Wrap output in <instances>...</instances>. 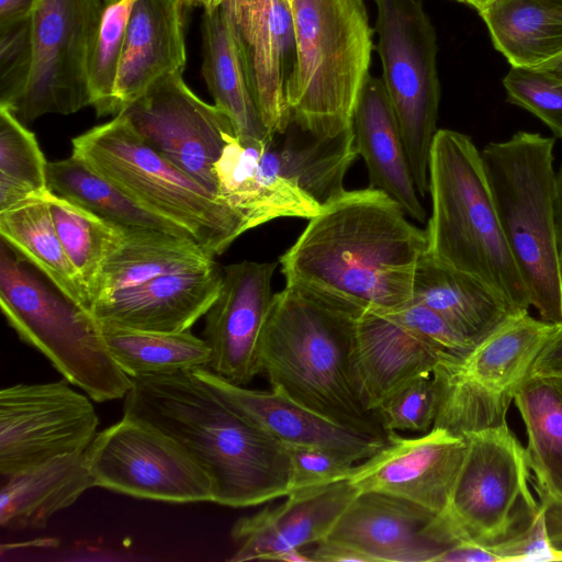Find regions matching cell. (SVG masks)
<instances>
[{
  "mask_svg": "<svg viewBox=\"0 0 562 562\" xmlns=\"http://www.w3.org/2000/svg\"><path fill=\"white\" fill-rule=\"evenodd\" d=\"M136 0L106 4L88 64L91 106L98 116L114 115L113 92L125 34Z\"/></svg>",
  "mask_w": 562,
  "mask_h": 562,
  "instance_id": "obj_38",
  "label": "cell"
},
{
  "mask_svg": "<svg viewBox=\"0 0 562 562\" xmlns=\"http://www.w3.org/2000/svg\"><path fill=\"white\" fill-rule=\"evenodd\" d=\"M47 181L52 192L117 226L156 229L195 240L187 228L139 203L74 155L48 162Z\"/></svg>",
  "mask_w": 562,
  "mask_h": 562,
  "instance_id": "obj_34",
  "label": "cell"
},
{
  "mask_svg": "<svg viewBox=\"0 0 562 562\" xmlns=\"http://www.w3.org/2000/svg\"><path fill=\"white\" fill-rule=\"evenodd\" d=\"M191 3H192V0H191Z\"/></svg>",
  "mask_w": 562,
  "mask_h": 562,
  "instance_id": "obj_56",
  "label": "cell"
},
{
  "mask_svg": "<svg viewBox=\"0 0 562 562\" xmlns=\"http://www.w3.org/2000/svg\"><path fill=\"white\" fill-rule=\"evenodd\" d=\"M464 438L467 451L446 515L459 542L493 552L525 536L538 518L527 451L507 424Z\"/></svg>",
  "mask_w": 562,
  "mask_h": 562,
  "instance_id": "obj_11",
  "label": "cell"
},
{
  "mask_svg": "<svg viewBox=\"0 0 562 562\" xmlns=\"http://www.w3.org/2000/svg\"><path fill=\"white\" fill-rule=\"evenodd\" d=\"M100 326L113 359L131 378L210 367L207 342L190 329L166 333Z\"/></svg>",
  "mask_w": 562,
  "mask_h": 562,
  "instance_id": "obj_35",
  "label": "cell"
},
{
  "mask_svg": "<svg viewBox=\"0 0 562 562\" xmlns=\"http://www.w3.org/2000/svg\"><path fill=\"white\" fill-rule=\"evenodd\" d=\"M412 301L438 313L473 344L513 316L529 312L519 311L481 280L426 252L415 269Z\"/></svg>",
  "mask_w": 562,
  "mask_h": 562,
  "instance_id": "obj_29",
  "label": "cell"
},
{
  "mask_svg": "<svg viewBox=\"0 0 562 562\" xmlns=\"http://www.w3.org/2000/svg\"><path fill=\"white\" fill-rule=\"evenodd\" d=\"M218 196L249 231L281 217L312 218L322 209L280 171L273 136L235 135L214 165Z\"/></svg>",
  "mask_w": 562,
  "mask_h": 562,
  "instance_id": "obj_19",
  "label": "cell"
},
{
  "mask_svg": "<svg viewBox=\"0 0 562 562\" xmlns=\"http://www.w3.org/2000/svg\"><path fill=\"white\" fill-rule=\"evenodd\" d=\"M0 306L20 339L41 352L64 379L91 400L125 397L132 378L113 359L94 316L44 285L3 240Z\"/></svg>",
  "mask_w": 562,
  "mask_h": 562,
  "instance_id": "obj_8",
  "label": "cell"
},
{
  "mask_svg": "<svg viewBox=\"0 0 562 562\" xmlns=\"http://www.w3.org/2000/svg\"><path fill=\"white\" fill-rule=\"evenodd\" d=\"M223 267L162 274L97 301L90 310L100 325L178 333L189 330L217 297Z\"/></svg>",
  "mask_w": 562,
  "mask_h": 562,
  "instance_id": "obj_21",
  "label": "cell"
},
{
  "mask_svg": "<svg viewBox=\"0 0 562 562\" xmlns=\"http://www.w3.org/2000/svg\"><path fill=\"white\" fill-rule=\"evenodd\" d=\"M326 539L369 562H436L459 542L446 514L379 492L359 493Z\"/></svg>",
  "mask_w": 562,
  "mask_h": 562,
  "instance_id": "obj_16",
  "label": "cell"
},
{
  "mask_svg": "<svg viewBox=\"0 0 562 562\" xmlns=\"http://www.w3.org/2000/svg\"><path fill=\"white\" fill-rule=\"evenodd\" d=\"M124 414L177 441L211 477L214 503L249 507L289 493L285 445L235 412L192 370L132 378Z\"/></svg>",
  "mask_w": 562,
  "mask_h": 562,
  "instance_id": "obj_3",
  "label": "cell"
},
{
  "mask_svg": "<svg viewBox=\"0 0 562 562\" xmlns=\"http://www.w3.org/2000/svg\"><path fill=\"white\" fill-rule=\"evenodd\" d=\"M189 0H136L117 69L114 116L162 77L187 63L184 8Z\"/></svg>",
  "mask_w": 562,
  "mask_h": 562,
  "instance_id": "obj_24",
  "label": "cell"
},
{
  "mask_svg": "<svg viewBox=\"0 0 562 562\" xmlns=\"http://www.w3.org/2000/svg\"><path fill=\"white\" fill-rule=\"evenodd\" d=\"M215 262L214 257L192 238L149 228L124 227L122 241L102 266L91 306L114 292L153 278L201 270Z\"/></svg>",
  "mask_w": 562,
  "mask_h": 562,
  "instance_id": "obj_31",
  "label": "cell"
},
{
  "mask_svg": "<svg viewBox=\"0 0 562 562\" xmlns=\"http://www.w3.org/2000/svg\"><path fill=\"white\" fill-rule=\"evenodd\" d=\"M47 165L35 135L0 106V211L44 196Z\"/></svg>",
  "mask_w": 562,
  "mask_h": 562,
  "instance_id": "obj_37",
  "label": "cell"
},
{
  "mask_svg": "<svg viewBox=\"0 0 562 562\" xmlns=\"http://www.w3.org/2000/svg\"><path fill=\"white\" fill-rule=\"evenodd\" d=\"M192 371L235 412L284 445L322 448L358 463L373 456L387 441L335 424L272 390H251L234 384L209 368Z\"/></svg>",
  "mask_w": 562,
  "mask_h": 562,
  "instance_id": "obj_20",
  "label": "cell"
},
{
  "mask_svg": "<svg viewBox=\"0 0 562 562\" xmlns=\"http://www.w3.org/2000/svg\"><path fill=\"white\" fill-rule=\"evenodd\" d=\"M465 451V438L441 427L415 438L389 431L386 443L356 465L349 481L359 493H385L443 515Z\"/></svg>",
  "mask_w": 562,
  "mask_h": 562,
  "instance_id": "obj_17",
  "label": "cell"
},
{
  "mask_svg": "<svg viewBox=\"0 0 562 562\" xmlns=\"http://www.w3.org/2000/svg\"><path fill=\"white\" fill-rule=\"evenodd\" d=\"M94 486L167 503L214 502L209 474L170 436L124 414L85 451Z\"/></svg>",
  "mask_w": 562,
  "mask_h": 562,
  "instance_id": "obj_12",
  "label": "cell"
},
{
  "mask_svg": "<svg viewBox=\"0 0 562 562\" xmlns=\"http://www.w3.org/2000/svg\"><path fill=\"white\" fill-rule=\"evenodd\" d=\"M380 312L445 352L459 355L475 345L442 316L420 303L411 301L401 307Z\"/></svg>",
  "mask_w": 562,
  "mask_h": 562,
  "instance_id": "obj_43",
  "label": "cell"
},
{
  "mask_svg": "<svg viewBox=\"0 0 562 562\" xmlns=\"http://www.w3.org/2000/svg\"><path fill=\"white\" fill-rule=\"evenodd\" d=\"M106 4V0L37 1L30 78L9 109L23 124L91 105L88 64Z\"/></svg>",
  "mask_w": 562,
  "mask_h": 562,
  "instance_id": "obj_13",
  "label": "cell"
},
{
  "mask_svg": "<svg viewBox=\"0 0 562 562\" xmlns=\"http://www.w3.org/2000/svg\"><path fill=\"white\" fill-rule=\"evenodd\" d=\"M64 379L0 391L1 477L44 461L85 452L98 434L90 397Z\"/></svg>",
  "mask_w": 562,
  "mask_h": 562,
  "instance_id": "obj_14",
  "label": "cell"
},
{
  "mask_svg": "<svg viewBox=\"0 0 562 562\" xmlns=\"http://www.w3.org/2000/svg\"><path fill=\"white\" fill-rule=\"evenodd\" d=\"M480 16L512 67H539L562 55V7L549 0H493Z\"/></svg>",
  "mask_w": 562,
  "mask_h": 562,
  "instance_id": "obj_32",
  "label": "cell"
},
{
  "mask_svg": "<svg viewBox=\"0 0 562 562\" xmlns=\"http://www.w3.org/2000/svg\"><path fill=\"white\" fill-rule=\"evenodd\" d=\"M425 231L384 192L345 190L312 218L279 258L285 282L303 283L364 310L390 311L412 301Z\"/></svg>",
  "mask_w": 562,
  "mask_h": 562,
  "instance_id": "obj_1",
  "label": "cell"
},
{
  "mask_svg": "<svg viewBox=\"0 0 562 562\" xmlns=\"http://www.w3.org/2000/svg\"><path fill=\"white\" fill-rule=\"evenodd\" d=\"M276 268L277 262L248 260L223 267L220 293L204 315L209 369L234 384L247 385L260 374L259 344Z\"/></svg>",
  "mask_w": 562,
  "mask_h": 562,
  "instance_id": "obj_18",
  "label": "cell"
},
{
  "mask_svg": "<svg viewBox=\"0 0 562 562\" xmlns=\"http://www.w3.org/2000/svg\"><path fill=\"white\" fill-rule=\"evenodd\" d=\"M294 59L285 85L291 124L318 138L352 128L370 76L373 32L364 0H293Z\"/></svg>",
  "mask_w": 562,
  "mask_h": 562,
  "instance_id": "obj_5",
  "label": "cell"
},
{
  "mask_svg": "<svg viewBox=\"0 0 562 562\" xmlns=\"http://www.w3.org/2000/svg\"><path fill=\"white\" fill-rule=\"evenodd\" d=\"M382 82L420 198L428 193L430 149L440 103L436 30L424 0H373Z\"/></svg>",
  "mask_w": 562,
  "mask_h": 562,
  "instance_id": "obj_10",
  "label": "cell"
},
{
  "mask_svg": "<svg viewBox=\"0 0 562 562\" xmlns=\"http://www.w3.org/2000/svg\"><path fill=\"white\" fill-rule=\"evenodd\" d=\"M358 494L349 480L340 481L289 495L274 507L241 517L231 531L237 549L228 561H274L285 551L326 539Z\"/></svg>",
  "mask_w": 562,
  "mask_h": 562,
  "instance_id": "obj_22",
  "label": "cell"
},
{
  "mask_svg": "<svg viewBox=\"0 0 562 562\" xmlns=\"http://www.w3.org/2000/svg\"><path fill=\"white\" fill-rule=\"evenodd\" d=\"M120 114L150 147L218 196L214 165L237 134L221 109L187 86L182 72L162 77Z\"/></svg>",
  "mask_w": 562,
  "mask_h": 562,
  "instance_id": "obj_15",
  "label": "cell"
},
{
  "mask_svg": "<svg viewBox=\"0 0 562 562\" xmlns=\"http://www.w3.org/2000/svg\"><path fill=\"white\" fill-rule=\"evenodd\" d=\"M352 130L371 188L394 199L411 218L424 223L403 137L381 79L369 76L358 101Z\"/></svg>",
  "mask_w": 562,
  "mask_h": 562,
  "instance_id": "obj_27",
  "label": "cell"
},
{
  "mask_svg": "<svg viewBox=\"0 0 562 562\" xmlns=\"http://www.w3.org/2000/svg\"><path fill=\"white\" fill-rule=\"evenodd\" d=\"M281 1H283L292 10L293 0H281Z\"/></svg>",
  "mask_w": 562,
  "mask_h": 562,
  "instance_id": "obj_52",
  "label": "cell"
},
{
  "mask_svg": "<svg viewBox=\"0 0 562 562\" xmlns=\"http://www.w3.org/2000/svg\"><path fill=\"white\" fill-rule=\"evenodd\" d=\"M528 437L539 505L557 561L562 560V379L528 376L515 394Z\"/></svg>",
  "mask_w": 562,
  "mask_h": 562,
  "instance_id": "obj_26",
  "label": "cell"
},
{
  "mask_svg": "<svg viewBox=\"0 0 562 562\" xmlns=\"http://www.w3.org/2000/svg\"><path fill=\"white\" fill-rule=\"evenodd\" d=\"M529 376L562 379V324L540 350Z\"/></svg>",
  "mask_w": 562,
  "mask_h": 562,
  "instance_id": "obj_44",
  "label": "cell"
},
{
  "mask_svg": "<svg viewBox=\"0 0 562 562\" xmlns=\"http://www.w3.org/2000/svg\"><path fill=\"white\" fill-rule=\"evenodd\" d=\"M428 193L426 254L481 280L519 311H529V295L505 240L481 151L468 135L437 131Z\"/></svg>",
  "mask_w": 562,
  "mask_h": 562,
  "instance_id": "obj_4",
  "label": "cell"
},
{
  "mask_svg": "<svg viewBox=\"0 0 562 562\" xmlns=\"http://www.w3.org/2000/svg\"><path fill=\"white\" fill-rule=\"evenodd\" d=\"M0 234L1 240L36 267L58 292L90 312L87 292L57 234L46 194L0 211Z\"/></svg>",
  "mask_w": 562,
  "mask_h": 562,
  "instance_id": "obj_33",
  "label": "cell"
},
{
  "mask_svg": "<svg viewBox=\"0 0 562 562\" xmlns=\"http://www.w3.org/2000/svg\"><path fill=\"white\" fill-rule=\"evenodd\" d=\"M274 561L311 562V559L303 549H291L278 555Z\"/></svg>",
  "mask_w": 562,
  "mask_h": 562,
  "instance_id": "obj_49",
  "label": "cell"
},
{
  "mask_svg": "<svg viewBox=\"0 0 562 562\" xmlns=\"http://www.w3.org/2000/svg\"><path fill=\"white\" fill-rule=\"evenodd\" d=\"M498 557L491 550L471 542L460 541L441 553L436 562H494Z\"/></svg>",
  "mask_w": 562,
  "mask_h": 562,
  "instance_id": "obj_46",
  "label": "cell"
},
{
  "mask_svg": "<svg viewBox=\"0 0 562 562\" xmlns=\"http://www.w3.org/2000/svg\"><path fill=\"white\" fill-rule=\"evenodd\" d=\"M72 155L187 228L213 257L247 232L233 209L150 147L122 114L75 137Z\"/></svg>",
  "mask_w": 562,
  "mask_h": 562,
  "instance_id": "obj_7",
  "label": "cell"
},
{
  "mask_svg": "<svg viewBox=\"0 0 562 562\" xmlns=\"http://www.w3.org/2000/svg\"><path fill=\"white\" fill-rule=\"evenodd\" d=\"M311 562H369L368 559L357 550L324 539L313 546H310L307 550H304Z\"/></svg>",
  "mask_w": 562,
  "mask_h": 562,
  "instance_id": "obj_45",
  "label": "cell"
},
{
  "mask_svg": "<svg viewBox=\"0 0 562 562\" xmlns=\"http://www.w3.org/2000/svg\"><path fill=\"white\" fill-rule=\"evenodd\" d=\"M32 57V16L0 26V106L10 109L22 95Z\"/></svg>",
  "mask_w": 562,
  "mask_h": 562,
  "instance_id": "obj_41",
  "label": "cell"
},
{
  "mask_svg": "<svg viewBox=\"0 0 562 562\" xmlns=\"http://www.w3.org/2000/svg\"><path fill=\"white\" fill-rule=\"evenodd\" d=\"M38 0H0V26L32 16Z\"/></svg>",
  "mask_w": 562,
  "mask_h": 562,
  "instance_id": "obj_47",
  "label": "cell"
},
{
  "mask_svg": "<svg viewBox=\"0 0 562 562\" xmlns=\"http://www.w3.org/2000/svg\"><path fill=\"white\" fill-rule=\"evenodd\" d=\"M249 63L256 104L269 135L291 124L285 85L294 59L291 9L281 0H224Z\"/></svg>",
  "mask_w": 562,
  "mask_h": 562,
  "instance_id": "obj_23",
  "label": "cell"
},
{
  "mask_svg": "<svg viewBox=\"0 0 562 562\" xmlns=\"http://www.w3.org/2000/svg\"><path fill=\"white\" fill-rule=\"evenodd\" d=\"M1 479L0 525L8 530L44 528L56 513L94 487L85 452L57 457Z\"/></svg>",
  "mask_w": 562,
  "mask_h": 562,
  "instance_id": "obj_30",
  "label": "cell"
},
{
  "mask_svg": "<svg viewBox=\"0 0 562 562\" xmlns=\"http://www.w3.org/2000/svg\"><path fill=\"white\" fill-rule=\"evenodd\" d=\"M551 2H554L557 4H559L560 7H562V0H549Z\"/></svg>",
  "mask_w": 562,
  "mask_h": 562,
  "instance_id": "obj_53",
  "label": "cell"
},
{
  "mask_svg": "<svg viewBox=\"0 0 562 562\" xmlns=\"http://www.w3.org/2000/svg\"><path fill=\"white\" fill-rule=\"evenodd\" d=\"M503 86L508 102L536 115L562 139V77L543 68L510 66Z\"/></svg>",
  "mask_w": 562,
  "mask_h": 562,
  "instance_id": "obj_39",
  "label": "cell"
},
{
  "mask_svg": "<svg viewBox=\"0 0 562 562\" xmlns=\"http://www.w3.org/2000/svg\"><path fill=\"white\" fill-rule=\"evenodd\" d=\"M558 326L522 312L468 351L446 355L431 374L438 391L432 427L465 437L507 424L515 394Z\"/></svg>",
  "mask_w": 562,
  "mask_h": 562,
  "instance_id": "obj_9",
  "label": "cell"
},
{
  "mask_svg": "<svg viewBox=\"0 0 562 562\" xmlns=\"http://www.w3.org/2000/svg\"><path fill=\"white\" fill-rule=\"evenodd\" d=\"M554 138L520 131L481 151L497 217L530 305L539 318L562 324L554 202Z\"/></svg>",
  "mask_w": 562,
  "mask_h": 562,
  "instance_id": "obj_6",
  "label": "cell"
},
{
  "mask_svg": "<svg viewBox=\"0 0 562 562\" xmlns=\"http://www.w3.org/2000/svg\"><path fill=\"white\" fill-rule=\"evenodd\" d=\"M189 1H190V3H191V0H189Z\"/></svg>",
  "mask_w": 562,
  "mask_h": 562,
  "instance_id": "obj_55",
  "label": "cell"
},
{
  "mask_svg": "<svg viewBox=\"0 0 562 562\" xmlns=\"http://www.w3.org/2000/svg\"><path fill=\"white\" fill-rule=\"evenodd\" d=\"M364 308L316 288L286 282L273 294L259 344L260 373L271 390L357 432L387 440L367 409L356 346Z\"/></svg>",
  "mask_w": 562,
  "mask_h": 562,
  "instance_id": "obj_2",
  "label": "cell"
},
{
  "mask_svg": "<svg viewBox=\"0 0 562 562\" xmlns=\"http://www.w3.org/2000/svg\"><path fill=\"white\" fill-rule=\"evenodd\" d=\"M448 353L382 312L364 310L358 323L356 362L367 409L378 414L400 389L417 378L431 375Z\"/></svg>",
  "mask_w": 562,
  "mask_h": 562,
  "instance_id": "obj_25",
  "label": "cell"
},
{
  "mask_svg": "<svg viewBox=\"0 0 562 562\" xmlns=\"http://www.w3.org/2000/svg\"><path fill=\"white\" fill-rule=\"evenodd\" d=\"M458 2L464 3L473 9H475L477 12L482 10L485 5H487L493 0H456Z\"/></svg>",
  "mask_w": 562,
  "mask_h": 562,
  "instance_id": "obj_51",
  "label": "cell"
},
{
  "mask_svg": "<svg viewBox=\"0 0 562 562\" xmlns=\"http://www.w3.org/2000/svg\"><path fill=\"white\" fill-rule=\"evenodd\" d=\"M291 461L290 488L286 496L350 480L356 463L334 452L312 447L285 445Z\"/></svg>",
  "mask_w": 562,
  "mask_h": 562,
  "instance_id": "obj_42",
  "label": "cell"
},
{
  "mask_svg": "<svg viewBox=\"0 0 562 562\" xmlns=\"http://www.w3.org/2000/svg\"><path fill=\"white\" fill-rule=\"evenodd\" d=\"M554 220H555V236L557 249L560 265V272L562 278V166L557 172V192L554 202Z\"/></svg>",
  "mask_w": 562,
  "mask_h": 562,
  "instance_id": "obj_48",
  "label": "cell"
},
{
  "mask_svg": "<svg viewBox=\"0 0 562 562\" xmlns=\"http://www.w3.org/2000/svg\"><path fill=\"white\" fill-rule=\"evenodd\" d=\"M438 391L432 375L417 378L389 397L378 414L384 430L429 431L435 423Z\"/></svg>",
  "mask_w": 562,
  "mask_h": 562,
  "instance_id": "obj_40",
  "label": "cell"
},
{
  "mask_svg": "<svg viewBox=\"0 0 562 562\" xmlns=\"http://www.w3.org/2000/svg\"><path fill=\"white\" fill-rule=\"evenodd\" d=\"M536 68H543L562 77V55Z\"/></svg>",
  "mask_w": 562,
  "mask_h": 562,
  "instance_id": "obj_50",
  "label": "cell"
},
{
  "mask_svg": "<svg viewBox=\"0 0 562 562\" xmlns=\"http://www.w3.org/2000/svg\"><path fill=\"white\" fill-rule=\"evenodd\" d=\"M202 75L215 105L232 121L238 136H271L262 124L247 55L225 4L202 16Z\"/></svg>",
  "mask_w": 562,
  "mask_h": 562,
  "instance_id": "obj_28",
  "label": "cell"
},
{
  "mask_svg": "<svg viewBox=\"0 0 562 562\" xmlns=\"http://www.w3.org/2000/svg\"><path fill=\"white\" fill-rule=\"evenodd\" d=\"M50 214L64 249L88 295L92 293L108 257L120 245L124 227L52 192L46 193Z\"/></svg>",
  "mask_w": 562,
  "mask_h": 562,
  "instance_id": "obj_36",
  "label": "cell"
},
{
  "mask_svg": "<svg viewBox=\"0 0 562 562\" xmlns=\"http://www.w3.org/2000/svg\"><path fill=\"white\" fill-rule=\"evenodd\" d=\"M113 1H115V0H106V3H110V2H113Z\"/></svg>",
  "mask_w": 562,
  "mask_h": 562,
  "instance_id": "obj_54",
  "label": "cell"
}]
</instances>
